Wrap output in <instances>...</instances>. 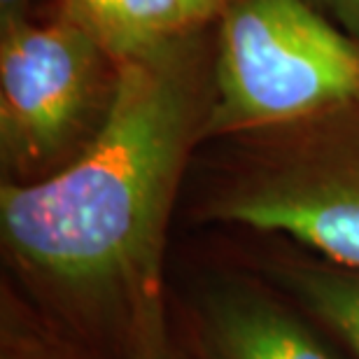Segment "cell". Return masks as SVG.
Masks as SVG:
<instances>
[{"label": "cell", "mask_w": 359, "mask_h": 359, "mask_svg": "<svg viewBox=\"0 0 359 359\" xmlns=\"http://www.w3.org/2000/svg\"><path fill=\"white\" fill-rule=\"evenodd\" d=\"M212 93V28L121 61L110 117L66 168L0 184V241L26 292L63 325L163 359V255Z\"/></svg>", "instance_id": "6da1fadb"}, {"label": "cell", "mask_w": 359, "mask_h": 359, "mask_svg": "<svg viewBox=\"0 0 359 359\" xmlns=\"http://www.w3.org/2000/svg\"><path fill=\"white\" fill-rule=\"evenodd\" d=\"M203 147L189 205L198 224L278 236L359 269V105Z\"/></svg>", "instance_id": "7a4b0ae2"}, {"label": "cell", "mask_w": 359, "mask_h": 359, "mask_svg": "<svg viewBox=\"0 0 359 359\" xmlns=\"http://www.w3.org/2000/svg\"><path fill=\"white\" fill-rule=\"evenodd\" d=\"M210 26L203 145L359 105V38L311 0H229Z\"/></svg>", "instance_id": "3957f363"}, {"label": "cell", "mask_w": 359, "mask_h": 359, "mask_svg": "<svg viewBox=\"0 0 359 359\" xmlns=\"http://www.w3.org/2000/svg\"><path fill=\"white\" fill-rule=\"evenodd\" d=\"M121 61L54 10L0 33L3 182H35L75 161L110 117Z\"/></svg>", "instance_id": "277c9868"}, {"label": "cell", "mask_w": 359, "mask_h": 359, "mask_svg": "<svg viewBox=\"0 0 359 359\" xmlns=\"http://www.w3.org/2000/svg\"><path fill=\"white\" fill-rule=\"evenodd\" d=\"M198 359H336L322 336L269 290L215 280L194 311Z\"/></svg>", "instance_id": "5b68a950"}, {"label": "cell", "mask_w": 359, "mask_h": 359, "mask_svg": "<svg viewBox=\"0 0 359 359\" xmlns=\"http://www.w3.org/2000/svg\"><path fill=\"white\" fill-rule=\"evenodd\" d=\"M54 10L91 31L119 61L198 26L184 0H56Z\"/></svg>", "instance_id": "8992f818"}, {"label": "cell", "mask_w": 359, "mask_h": 359, "mask_svg": "<svg viewBox=\"0 0 359 359\" xmlns=\"http://www.w3.org/2000/svg\"><path fill=\"white\" fill-rule=\"evenodd\" d=\"M273 278L301 306L346 343L359 359V269L315 255L273 262Z\"/></svg>", "instance_id": "52a82bcc"}, {"label": "cell", "mask_w": 359, "mask_h": 359, "mask_svg": "<svg viewBox=\"0 0 359 359\" xmlns=\"http://www.w3.org/2000/svg\"><path fill=\"white\" fill-rule=\"evenodd\" d=\"M3 359H66L59 350L38 341V336L17 327V322L5 318L3 325Z\"/></svg>", "instance_id": "ba28073f"}, {"label": "cell", "mask_w": 359, "mask_h": 359, "mask_svg": "<svg viewBox=\"0 0 359 359\" xmlns=\"http://www.w3.org/2000/svg\"><path fill=\"white\" fill-rule=\"evenodd\" d=\"M311 3L359 38V0H311Z\"/></svg>", "instance_id": "9c48e42d"}, {"label": "cell", "mask_w": 359, "mask_h": 359, "mask_svg": "<svg viewBox=\"0 0 359 359\" xmlns=\"http://www.w3.org/2000/svg\"><path fill=\"white\" fill-rule=\"evenodd\" d=\"M35 0H0V33H7L33 17Z\"/></svg>", "instance_id": "30bf717a"}, {"label": "cell", "mask_w": 359, "mask_h": 359, "mask_svg": "<svg viewBox=\"0 0 359 359\" xmlns=\"http://www.w3.org/2000/svg\"><path fill=\"white\" fill-rule=\"evenodd\" d=\"M229 0H184V7L189 12V19L194 24H212L219 10Z\"/></svg>", "instance_id": "8fae6325"}, {"label": "cell", "mask_w": 359, "mask_h": 359, "mask_svg": "<svg viewBox=\"0 0 359 359\" xmlns=\"http://www.w3.org/2000/svg\"><path fill=\"white\" fill-rule=\"evenodd\" d=\"M163 359H180V357L175 355V350H173V348H168V353L163 355Z\"/></svg>", "instance_id": "7c38bea8"}]
</instances>
